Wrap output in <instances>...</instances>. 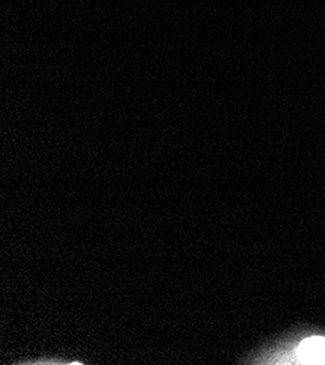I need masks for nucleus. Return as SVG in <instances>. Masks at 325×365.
Instances as JSON below:
<instances>
[{
  "label": "nucleus",
  "mask_w": 325,
  "mask_h": 365,
  "mask_svg": "<svg viewBox=\"0 0 325 365\" xmlns=\"http://www.w3.org/2000/svg\"><path fill=\"white\" fill-rule=\"evenodd\" d=\"M298 354L302 364H325V338L306 339Z\"/></svg>",
  "instance_id": "obj_1"
}]
</instances>
